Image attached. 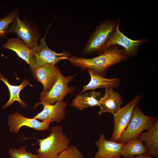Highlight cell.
I'll list each match as a JSON object with an SVG mask.
<instances>
[{
    "instance_id": "4",
    "label": "cell",
    "mask_w": 158,
    "mask_h": 158,
    "mask_svg": "<svg viewBox=\"0 0 158 158\" xmlns=\"http://www.w3.org/2000/svg\"><path fill=\"white\" fill-rule=\"evenodd\" d=\"M120 18L115 20H106L101 22L89 37L83 52V56L97 53L103 48L120 23Z\"/></svg>"
},
{
    "instance_id": "2",
    "label": "cell",
    "mask_w": 158,
    "mask_h": 158,
    "mask_svg": "<svg viewBox=\"0 0 158 158\" xmlns=\"http://www.w3.org/2000/svg\"><path fill=\"white\" fill-rule=\"evenodd\" d=\"M49 136L43 139H37L39 148L36 150L40 158H57L59 154L67 149L71 138L64 133L61 126L52 127Z\"/></svg>"
},
{
    "instance_id": "8",
    "label": "cell",
    "mask_w": 158,
    "mask_h": 158,
    "mask_svg": "<svg viewBox=\"0 0 158 158\" xmlns=\"http://www.w3.org/2000/svg\"><path fill=\"white\" fill-rule=\"evenodd\" d=\"M118 23L108 42L98 55L111 45L121 47L125 54L128 59L135 56L138 53L140 47L148 41L147 38H142L137 40H132L125 35L120 30Z\"/></svg>"
},
{
    "instance_id": "14",
    "label": "cell",
    "mask_w": 158,
    "mask_h": 158,
    "mask_svg": "<svg viewBox=\"0 0 158 158\" xmlns=\"http://www.w3.org/2000/svg\"><path fill=\"white\" fill-rule=\"evenodd\" d=\"M59 68L56 65H49L36 69L32 72L34 79L42 84L43 90L48 91L51 89L56 81Z\"/></svg>"
},
{
    "instance_id": "12",
    "label": "cell",
    "mask_w": 158,
    "mask_h": 158,
    "mask_svg": "<svg viewBox=\"0 0 158 158\" xmlns=\"http://www.w3.org/2000/svg\"><path fill=\"white\" fill-rule=\"evenodd\" d=\"M95 144L98 150L94 158H121V151L125 144L107 140L103 134Z\"/></svg>"
},
{
    "instance_id": "6",
    "label": "cell",
    "mask_w": 158,
    "mask_h": 158,
    "mask_svg": "<svg viewBox=\"0 0 158 158\" xmlns=\"http://www.w3.org/2000/svg\"><path fill=\"white\" fill-rule=\"evenodd\" d=\"M73 77V76H64L59 68L54 83L49 91H42L39 98L40 102L36 103L34 108L41 104H54L57 101H63L66 95L72 93L74 91V86H68Z\"/></svg>"
},
{
    "instance_id": "3",
    "label": "cell",
    "mask_w": 158,
    "mask_h": 158,
    "mask_svg": "<svg viewBox=\"0 0 158 158\" xmlns=\"http://www.w3.org/2000/svg\"><path fill=\"white\" fill-rule=\"evenodd\" d=\"M45 36L42 38L39 45L31 49L29 65L32 72L40 68L55 65L60 61L67 60L71 56L68 52L57 53L50 49L45 41Z\"/></svg>"
},
{
    "instance_id": "19",
    "label": "cell",
    "mask_w": 158,
    "mask_h": 158,
    "mask_svg": "<svg viewBox=\"0 0 158 158\" xmlns=\"http://www.w3.org/2000/svg\"><path fill=\"white\" fill-rule=\"evenodd\" d=\"M3 47L14 51L20 58L29 65L31 49L27 46L23 40L17 38H10Z\"/></svg>"
},
{
    "instance_id": "1",
    "label": "cell",
    "mask_w": 158,
    "mask_h": 158,
    "mask_svg": "<svg viewBox=\"0 0 158 158\" xmlns=\"http://www.w3.org/2000/svg\"><path fill=\"white\" fill-rule=\"evenodd\" d=\"M128 59L122 49L118 46L113 45L95 57L85 58L73 55L67 60L72 65L79 67L82 71L90 69L104 77L111 66Z\"/></svg>"
},
{
    "instance_id": "16",
    "label": "cell",
    "mask_w": 158,
    "mask_h": 158,
    "mask_svg": "<svg viewBox=\"0 0 158 158\" xmlns=\"http://www.w3.org/2000/svg\"><path fill=\"white\" fill-rule=\"evenodd\" d=\"M87 70L90 75V81L88 84L83 87V90L79 94H82L88 90H95L99 88H116L119 85L120 82L119 78H107L90 69Z\"/></svg>"
},
{
    "instance_id": "22",
    "label": "cell",
    "mask_w": 158,
    "mask_h": 158,
    "mask_svg": "<svg viewBox=\"0 0 158 158\" xmlns=\"http://www.w3.org/2000/svg\"><path fill=\"white\" fill-rule=\"evenodd\" d=\"M24 146L18 149L11 148L8 150L11 158H40L38 154H34L27 152Z\"/></svg>"
},
{
    "instance_id": "10",
    "label": "cell",
    "mask_w": 158,
    "mask_h": 158,
    "mask_svg": "<svg viewBox=\"0 0 158 158\" xmlns=\"http://www.w3.org/2000/svg\"><path fill=\"white\" fill-rule=\"evenodd\" d=\"M9 130L17 134L20 128L25 126L37 131L47 130L50 121L47 120L40 122L34 118H28L18 112L9 114L8 117Z\"/></svg>"
},
{
    "instance_id": "24",
    "label": "cell",
    "mask_w": 158,
    "mask_h": 158,
    "mask_svg": "<svg viewBox=\"0 0 158 158\" xmlns=\"http://www.w3.org/2000/svg\"><path fill=\"white\" fill-rule=\"evenodd\" d=\"M123 158H153L152 157L148 156L146 154H142L136 156L130 157H125Z\"/></svg>"
},
{
    "instance_id": "9",
    "label": "cell",
    "mask_w": 158,
    "mask_h": 158,
    "mask_svg": "<svg viewBox=\"0 0 158 158\" xmlns=\"http://www.w3.org/2000/svg\"><path fill=\"white\" fill-rule=\"evenodd\" d=\"M143 95H137L126 105L120 108L113 115L114 128L112 134L109 140L117 142L122 133L129 123L135 106L141 100Z\"/></svg>"
},
{
    "instance_id": "18",
    "label": "cell",
    "mask_w": 158,
    "mask_h": 158,
    "mask_svg": "<svg viewBox=\"0 0 158 158\" xmlns=\"http://www.w3.org/2000/svg\"><path fill=\"white\" fill-rule=\"evenodd\" d=\"M0 80L3 81L7 86L10 92V98L7 103L2 108L4 109L13 104L15 101H18L23 107L28 106L27 104L20 98V93L21 90L28 85L32 86L31 83L27 79H24L21 84L19 85H14L10 84L8 79L5 78L1 73H0Z\"/></svg>"
},
{
    "instance_id": "7",
    "label": "cell",
    "mask_w": 158,
    "mask_h": 158,
    "mask_svg": "<svg viewBox=\"0 0 158 158\" xmlns=\"http://www.w3.org/2000/svg\"><path fill=\"white\" fill-rule=\"evenodd\" d=\"M11 33H16L31 49L38 46V39L41 35L36 23L28 20L21 21L18 15L9 27L6 34Z\"/></svg>"
},
{
    "instance_id": "20",
    "label": "cell",
    "mask_w": 158,
    "mask_h": 158,
    "mask_svg": "<svg viewBox=\"0 0 158 158\" xmlns=\"http://www.w3.org/2000/svg\"><path fill=\"white\" fill-rule=\"evenodd\" d=\"M147 148L138 137L127 141L122 148L121 154L123 157H135L145 154Z\"/></svg>"
},
{
    "instance_id": "21",
    "label": "cell",
    "mask_w": 158,
    "mask_h": 158,
    "mask_svg": "<svg viewBox=\"0 0 158 158\" xmlns=\"http://www.w3.org/2000/svg\"><path fill=\"white\" fill-rule=\"evenodd\" d=\"M19 11L16 9L8 13L4 17L0 18V38L6 36V32L11 25L18 15Z\"/></svg>"
},
{
    "instance_id": "15",
    "label": "cell",
    "mask_w": 158,
    "mask_h": 158,
    "mask_svg": "<svg viewBox=\"0 0 158 158\" xmlns=\"http://www.w3.org/2000/svg\"><path fill=\"white\" fill-rule=\"evenodd\" d=\"M141 141L145 143L148 156L158 158V119L147 131L143 132L138 137Z\"/></svg>"
},
{
    "instance_id": "17",
    "label": "cell",
    "mask_w": 158,
    "mask_h": 158,
    "mask_svg": "<svg viewBox=\"0 0 158 158\" xmlns=\"http://www.w3.org/2000/svg\"><path fill=\"white\" fill-rule=\"evenodd\" d=\"M101 91H92L76 95L72 101L73 107L80 110H84L90 107H99L101 98Z\"/></svg>"
},
{
    "instance_id": "5",
    "label": "cell",
    "mask_w": 158,
    "mask_h": 158,
    "mask_svg": "<svg viewBox=\"0 0 158 158\" xmlns=\"http://www.w3.org/2000/svg\"><path fill=\"white\" fill-rule=\"evenodd\" d=\"M157 118L154 116L145 115L138 104H137L134 108L129 123L121 134L117 142L125 144L129 140L138 137L144 131L151 128Z\"/></svg>"
},
{
    "instance_id": "13",
    "label": "cell",
    "mask_w": 158,
    "mask_h": 158,
    "mask_svg": "<svg viewBox=\"0 0 158 158\" xmlns=\"http://www.w3.org/2000/svg\"><path fill=\"white\" fill-rule=\"evenodd\" d=\"M123 103L121 96L114 91L113 88H105V92L100 100L99 115L105 112L111 113L113 115L120 108Z\"/></svg>"
},
{
    "instance_id": "23",
    "label": "cell",
    "mask_w": 158,
    "mask_h": 158,
    "mask_svg": "<svg viewBox=\"0 0 158 158\" xmlns=\"http://www.w3.org/2000/svg\"><path fill=\"white\" fill-rule=\"evenodd\" d=\"M83 153L74 145H69L61 152L57 158H83Z\"/></svg>"
},
{
    "instance_id": "11",
    "label": "cell",
    "mask_w": 158,
    "mask_h": 158,
    "mask_svg": "<svg viewBox=\"0 0 158 158\" xmlns=\"http://www.w3.org/2000/svg\"><path fill=\"white\" fill-rule=\"evenodd\" d=\"M42 105V111L38 113L34 118L42 121L48 120L51 122H60L65 117L67 102L58 101L54 104Z\"/></svg>"
}]
</instances>
